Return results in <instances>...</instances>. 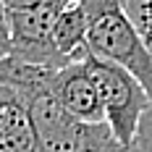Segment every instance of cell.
<instances>
[{
	"instance_id": "3957f363",
	"label": "cell",
	"mask_w": 152,
	"mask_h": 152,
	"mask_svg": "<svg viewBox=\"0 0 152 152\" xmlns=\"http://www.w3.org/2000/svg\"><path fill=\"white\" fill-rule=\"evenodd\" d=\"M79 0H47L31 11L13 13V55L16 61L58 71L68 61L55 47V24L61 13Z\"/></svg>"
},
{
	"instance_id": "6da1fadb",
	"label": "cell",
	"mask_w": 152,
	"mask_h": 152,
	"mask_svg": "<svg viewBox=\"0 0 152 152\" xmlns=\"http://www.w3.org/2000/svg\"><path fill=\"white\" fill-rule=\"evenodd\" d=\"M87 13H89L87 50L134 74L152 100V47L144 42L134 21L129 18L123 3L97 5Z\"/></svg>"
},
{
	"instance_id": "7a4b0ae2",
	"label": "cell",
	"mask_w": 152,
	"mask_h": 152,
	"mask_svg": "<svg viewBox=\"0 0 152 152\" xmlns=\"http://www.w3.org/2000/svg\"><path fill=\"white\" fill-rule=\"evenodd\" d=\"M84 63L89 68L94 87H97L100 102H102V110H105V123L110 126V131L115 134V139L123 147L131 150L137 131H139V123L152 105L147 89L123 66L102 61L92 53H87Z\"/></svg>"
},
{
	"instance_id": "30bf717a",
	"label": "cell",
	"mask_w": 152,
	"mask_h": 152,
	"mask_svg": "<svg viewBox=\"0 0 152 152\" xmlns=\"http://www.w3.org/2000/svg\"><path fill=\"white\" fill-rule=\"evenodd\" d=\"M5 3H8V8H11V13H18V11H31V8L42 5L47 0H5Z\"/></svg>"
},
{
	"instance_id": "277c9868",
	"label": "cell",
	"mask_w": 152,
	"mask_h": 152,
	"mask_svg": "<svg viewBox=\"0 0 152 152\" xmlns=\"http://www.w3.org/2000/svg\"><path fill=\"white\" fill-rule=\"evenodd\" d=\"M84 58L68 63V66H63L58 71H53L50 74V89L58 97V102L66 107V113L74 115L76 121H81V123H105V110H102L97 87L92 81Z\"/></svg>"
},
{
	"instance_id": "ba28073f",
	"label": "cell",
	"mask_w": 152,
	"mask_h": 152,
	"mask_svg": "<svg viewBox=\"0 0 152 152\" xmlns=\"http://www.w3.org/2000/svg\"><path fill=\"white\" fill-rule=\"evenodd\" d=\"M13 55V13L5 0H0V61Z\"/></svg>"
},
{
	"instance_id": "8992f818",
	"label": "cell",
	"mask_w": 152,
	"mask_h": 152,
	"mask_svg": "<svg viewBox=\"0 0 152 152\" xmlns=\"http://www.w3.org/2000/svg\"><path fill=\"white\" fill-rule=\"evenodd\" d=\"M87 34H89V13L81 3L68 5L55 24V47L68 63L81 61L87 50Z\"/></svg>"
},
{
	"instance_id": "9c48e42d",
	"label": "cell",
	"mask_w": 152,
	"mask_h": 152,
	"mask_svg": "<svg viewBox=\"0 0 152 152\" xmlns=\"http://www.w3.org/2000/svg\"><path fill=\"white\" fill-rule=\"evenodd\" d=\"M131 150L134 152H152V105L144 113L142 123H139V131H137V139H134Z\"/></svg>"
},
{
	"instance_id": "52a82bcc",
	"label": "cell",
	"mask_w": 152,
	"mask_h": 152,
	"mask_svg": "<svg viewBox=\"0 0 152 152\" xmlns=\"http://www.w3.org/2000/svg\"><path fill=\"white\" fill-rule=\"evenodd\" d=\"M123 8L144 37V42L152 47V0H123Z\"/></svg>"
},
{
	"instance_id": "5b68a950",
	"label": "cell",
	"mask_w": 152,
	"mask_h": 152,
	"mask_svg": "<svg viewBox=\"0 0 152 152\" xmlns=\"http://www.w3.org/2000/svg\"><path fill=\"white\" fill-rule=\"evenodd\" d=\"M0 152H39L29 107L5 84H0Z\"/></svg>"
}]
</instances>
